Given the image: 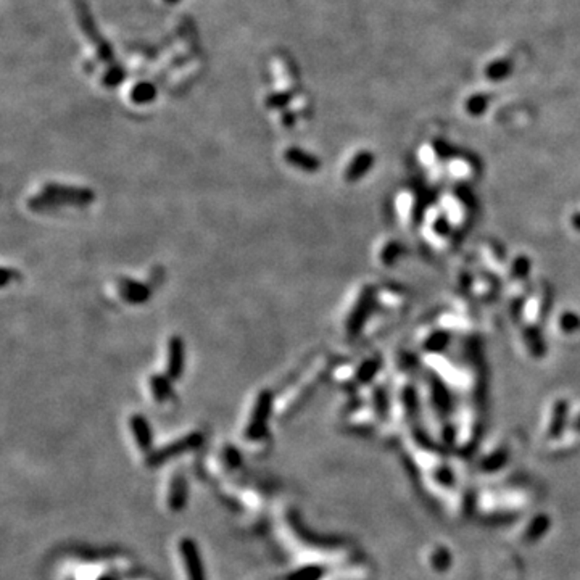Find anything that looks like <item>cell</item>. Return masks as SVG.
Returning a JSON list of instances; mask_svg holds the SVG:
<instances>
[{
  "label": "cell",
  "mask_w": 580,
  "mask_h": 580,
  "mask_svg": "<svg viewBox=\"0 0 580 580\" xmlns=\"http://www.w3.org/2000/svg\"><path fill=\"white\" fill-rule=\"evenodd\" d=\"M186 369V343L179 335H172L168 340L166 348V372L172 381L182 377Z\"/></svg>",
  "instance_id": "3"
},
{
  "label": "cell",
  "mask_w": 580,
  "mask_h": 580,
  "mask_svg": "<svg viewBox=\"0 0 580 580\" xmlns=\"http://www.w3.org/2000/svg\"><path fill=\"white\" fill-rule=\"evenodd\" d=\"M42 195H46L55 207L60 205H74V207H86L95 200V194L92 189L81 186H68L59 184V182H47L41 190Z\"/></svg>",
  "instance_id": "1"
},
{
  "label": "cell",
  "mask_w": 580,
  "mask_h": 580,
  "mask_svg": "<svg viewBox=\"0 0 580 580\" xmlns=\"http://www.w3.org/2000/svg\"><path fill=\"white\" fill-rule=\"evenodd\" d=\"M486 107H487V97H483V95H474L468 103V110L474 114L483 112V108Z\"/></svg>",
  "instance_id": "14"
},
{
  "label": "cell",
  "mask_w": 580,
  "mask_h": 580,
  "mask_svg": "<svg viewBox=\"0 0 580 580\" xmlns=\"http://www.w3.org/2000/svg\"><path fill=\"white\" fill-rule=\"evenodd\" d=\"M284 158L289 165H292L300 171H305V172L319 171L318 158H316L313 153L303 150V148H299V147L287 148L284 153Z\"/></svg>",
  "instance_id": "6"
},
{
  "label": "cell",
  "mask_w": 580,
  "mask_h": 580,
  "mask_svg": "<svg viewBox=\"0 0 580 580\" xmlns=\"http://www.w3.org/2000/svg\"><path fill=\"white\" fill-rule=\"evenodd\" d=\"M148 386L158 403H165L172 397V379L168 377V374H153Z\"/></svg>",
  "instance_id": "10"
},
{
  "label": "cell",
  "mask_w": 580,
  "mask_h": 580,
  "mask_svg": "<svg viewBox=\"0 0 580 580\" xmlns=\"http://www.w3.org/2000/svg\"><path fill=\"white\" fill-rule=\"evenodd\" d=\"M182 561L186 566L187 580H205L202 561H200L197 546L192 540H182L179 545Z\"/></svg>",
  "instance_id": "5"
},
{
  "label": "cell",
  "mask_w": 580,
  "mask_h": 580,
  "mask_svg": "<svg viewBox=\"0 0 580 580\" xmlns=\"http://www.w3.org/2000/svg\"><path fill=\"white\" fill-rule=\"evenodd\" d=\"M153 95H155V90H153V88H150V86H146V84H141V86H137L136 89H134L132 100L137 103H147L153 99Z\"/></svg>",
  "instance_id": "13"
},
{
  "label": "cell",
  "mask_w": 580,
  "mask_h": 580,
  "mask_svg": "<svg viewBox=\"0 0 580 580\" xmlns=\"http://www.w3.org/2000/svg\"><path fill=\"white\" fill-rule=\"evenodd\" d=\"M512 70V65L510 60H500V61H495V63H492L488 66L486 74L488 79L492 81H500V79H505L508 74L511 73Z\"/></svg>",
  "instance_id": "11"
},
{
  "label": "cell",
  "mask_w": 580,
  "mask_h": 580,
  "mask_svg": "<svg viewBox=\"0 0 580 580\" xmlns=\"http://www.w3.org/2000/svg\"><path fill=\"white\" fill-rule=\"evenodd\" d=\"M118 290L121 299L129 305H142L150 300V287L132 277H119Z\"/></svg>",
  "instance_id": "4"
},
{
  "label": "cell",
  "mask_w": 580,
  "mask_h": 580,
  "mask_svg": "<svg viewBox=\"0 0 580 580\" xmlns=\"http://www.w3.org/2000/svg\"><path fill=\"white\" fill-rule=\"evenodd\" d=\"M184 497H186V487L184 481L182 479H177L172 486V492H170V503L174 510H179V508L184 506Z\"/></svg>",
  "instance_id": "12"
},
{
  "label": "cell",
  "mask_w": 580,
  "mask_h": 580,
  "mask_svg": "<svg viewBox=\"0 0 580 580\" xmlns=\"http://www.w3.org/2000/svg\"><path fill=\"white\" fill-rule=\"evenodd\" d=\"M129 426H131V432L137 447L142 452H147L152 447V429L148 421L141 414H132L131 419H129Z\"/></svg>",
  "instance_id": "7"
},
{
  "label": "cell",
  "mask_w": 580,
  "mask_h": 580,
  "mask_svg": "<svg viewBox=\"0 0 580 580\" xmlns=\"http://www.w3.org/2000/svg\"><path fill=\"white\" fill-rule=\"evenodd\" d=\"M372 161H374V158L369 152L357 153L353 160L350 161L347 170H345V174H343L345 181H347V182L358 181L359 177H363L369 171V168H371Z\"/></svg>",
  "instance_id": "9"
},
{
  "label": "cell",
  "mask_w": 580,
  "mask_h": 580,
  "mask_svg": "<svg viewBox=\"0 0 580 580\" xmlns=\"http://www.w3.org/2000/svg\"><path fill=\"white\" fill-rule=\"evenodd\" d=\"M202 442V437H200L199 434H190L187 435V437L177 440V442H172L171 445H166L165 448L160 450V452L157 453V457L153 454V459L152 461H163V459L166 458H171L174 457L177 453H182L184 450H189V448H194L197 447V445Z\"/></svg>",
  "instance_id": "8"
},
{
  "label": "cell",
  "mask_w": 580,
  "mask_h": 580,
  "mask_svg": "<svg viewBox=\"0 0 580 580\" xmlns=\"http://www.w3.org/2000/svg\"><path fill=\"white\" fill-rule=\"evenodd\" d=\"M272 410V392L271 390H261L257 395L255 405H253L250 419H248L246 435L248 440H261L263 435L266 434L268 421H270Z\"/></svg>",
  "instance_id": "2"
}]
</instances>
